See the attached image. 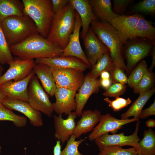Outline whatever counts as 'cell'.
Wrapping results in <instances>:
<instances>
[{
    "mask_svg": "<svg viewBox=\"0 0 155 155\" xmlns=\"http://www.w3.org/2000/svg\"><path fill=\"white\" fill-rule=\"evenodd\" d=\"M10 48L13 55L26 60L58 57L62 55L63 51L38 32Z\"/></svg>",
    "mask_w": 155,
    "mask_h": 155,
    "instance_id": "6da1fadb",
    "label": "cell"
},
{
    "mask_svg": "<svg viewBox=\"0 0 155 155\" xmlns=\"http://www.w3.org/2000/svg\"><path fill=\"white\" fill-rule=\"evenodd\" d=\"M75 11L70 2L54 14L47 39L63 50L67 46L75 26Z\"/></svg>",
    "mask_w": 155,
    "mask_h": 155,
    "instance_id": "7a4b0ae2",
    "label": "cell"
},
{
    "mask_svg": "<svg viewBox=\"0 0 155 155\" xmlns=\"http://www.w3.org/2000/svg\"><path fill=\"white\" fill-rule=\"evenodd\" d=\"M90 24L97 36L109 50L115 66L125 70L122 53L123 44L117 30L111 24L98 20L92 21Z\"/></svg>",
    "mask_w": 155,
    "mask_h": 155,
    "instance_id": "3957f363",
    "label": "cell"
},
{
    "mask_svg": "<svg viewBox=\"0 0 155 155\" xmlns=\"http://www.w3.org/2000/svg\"><path fill=\"white\" fill-rule=\"evenodd\" d=\"M1 24L10 46L22 42L32 34L38 32L35 23L26 14L8 17Z\"/></svg>",
    "mask_w": 155,
    "mask_h": 155,
    "instance_id": "277c9868",
    "label": "cell"
},
{
    "mask_svg": "<svg viewBox=\"0 0 155 155\" xmlns=\"http://www.w3.org/2000/svg\"><path fill=\"white\" fill-rule=\"evenodd\" d=\"M25 14L34 22L38 32L46 38L54 15L51 0H22Z\"/></svg>",
    "mask_w": 155,
    "mask_h": 155,
    "instance_id": "5b68a950",
    "label": "cell"
},
{
    "mask_svg": "<svg viewBox=\"0 0 155 155\" xmlns=\"http://www.w3.org/2000/svg\"><path fill=\"white\" fill-rule=\"evenodd\" d=\"M111 24L117 31L123 45L128 39L145 37L149 30L147 21L139 14L119 16L112 20Z\"/></svg>",
    "mask_w": 155,
    "mask_h": 155,
    "instance_id": "8992f818",
    "label": "cell"
},
{
    "mask_svg": "<svg viewBox=\"0 0 155 155\" xmlns=\"http://www.w3.org/2000/svg\"><path fill=\"white\" fill-rule=\"evenodd\" d=\"M123 45L127 62L125 71L129 75L137 63L149 55L155 43L146 38L137 37L128 39Z\"/></svg>",
    "mask_w": 155,
    "mask_h": 155,
    "instance_id": "52a82bcc",
    "label": "cell"
},
{
    "mask_svg": "<svg viewBox=\"0 0 155 155\" xmlns=\"http://www.w3.org/2000/svg\"><path fill=\"white\" fill-rule=\"evenodd\" d=\"M27 95V102L32 107L49 117L52 116L54 111L53 104L35 75L29 82Z\"/></svg>",
    "mask_w": 155,
    "mask_h": 155,
    "instance_id": "ba28073f",
    "label": "cell"
},
{
    "mask_svg": "<svg viewBox=\"0 0 155 155\" xmlns=\"http://www.w3.org/2000/svg\"><path fill=\"white\" fill-rule=\"evenodd\" d=\"M136 121L135 131L132 135H125L124 132L112 135L107 133L96 138L94 141L99 150L105 147L112 146L121 147L129 146L136 148L140 140L138 136L140 121Z\"/></svg>",
    "mask_w": 155,
    "mask_h": 155,
    "instance_id": "9c48e42d",
    "label": "cell"
},
{
    "mask_svg": "<svg viewBox=\"0 0 155 155\" xmlns=\"http://www.w3.org/2000/svg\"><path fill=\"white\" fill-rule=\"evenodd\" d=\"M83 72L73 69H53V75L57 88L77 91L84 80Z\"/></svg>",
    "mask_w": 155,
    "mask_h": 155,
    "instance_id": "30bf717a",
    "label": "cell"
},
{
    "mask_svg": "<svg viewBox=\"0 0 155 155\" xmlns=\"http://www.w3.org/2000/svg\"><path fill=\"white\" fill-rule=\"evenodd\" d=\"M139 120L134 118L126 119H117L108 113L102 115L98 124L88 135V140L93 141L104 134L109 132H116L124 125Z\"/></svg>",
    "mask_w": 155,
    "mask_h": 155,
    "instance_id": "8fae6325",
    "label": "cell"
},
{
    "mask_svg": "<svg viewBox=\"0 0 155 155\" xmlns=\"http://www.w3.org/2000/svg\"><path fill=\"white\" fill-rule=\"evenodd\" d=\"M7 71L0 77V85L6 82L20 81L26 78L35 64L33 59H14L9 62Z\"/></svg>",
    "mask_w": 155,
    "mask_h": 155,
    "instance_id": "7c38bea8",
    "label": "cell"
},
{
    "mask_svg": "<svg viewBox=\"0 0 155 155\" xmlns=\"http://www.w3.org/2000/svg\"><path fill=\"white\" fill-rule=\"evenodd\" d=\"M1 102L7 108L18 111L24 115L33 126L39 127L43 125L41 113L33 108L28 102L7 97H5Z\"/></svg>",
    "mask_w": 155,
    "mask_h": 155,
    "instance_id": "4fadbf2b",
    "label": "cell"
},
{
    "mask_svg": "<svg viewBox=\"0 0 155 155\" xmlns=\"http://www.w3.org/2000/svg\"><path fill=\"white\" fill-rule=\"evenodd\" d=\"M81 27L82 22L80 18L75 11L74 29L70 36L67 46L63 49L61 56L75 57L84 61L89 68L91 67L86 56L82 49L80 42V31Z\"/></svg>",
    "mask_w": 155,
    "mask_h": 155,
    "instance_id": "5bb4252c",
    "label": "cell"
},
{
    "mask_svg": "<svg viewBox=\"0 0 155 155\" xmlns=\"http://www.w3.org/2000/svg\"><path fill=\"white\" fill-rule=\"evenodd\" d=\"M35 73L32 70L23 79L14 82L10 80L0 85V92L5 97L28 102L27 89L29 82Z\"/></svg>",
    "mask_w": 155,
    "mask_h": 155,
    "instance_id": "9a60e30c",
    "label": "cell"
},
{
    "mask_svg": "<svg viewBox=\"0 0 155 155\" xmlns=\"http://www.w3.org/2000/svg\"><path fill=\"white\" fill-rule=\"evenodd\" d=\"M83 39L86 57L91 67L102 55L109 52L108 49L99 39L90 27Z\"/></svg>",
    "mask_w": 155,
    "mask_h": 155,
    "instance_id": "2e32d148",
    "label": "cell"
},
{
    "mask_svg": "<svg viewBox=\"0 0 155 155\" xmlns=\"http://www.w3.org/2000/svg\"><path fill=\"white\" fill-rule=\"evenodd\" d=\"M100 86V79L91 77L88 73L85 76L83 82L75 96L76 107L75 112L77 115H81L90 96L94 93L98 92Z\"/></svg>",
    "mask_w": 155,
    "mask_h": 155,
    "instance_id": "e0dca14e",
    "label": "cell"
},
{
    "mask_svg": "<svg viewBox=\"0 0 155 155\" xmlns=\"http://www.w3.org/2000/svg\"><path fill=\"white\" fill-rule=\"evenodd\" d=\"M76 91L63 88H57L55 96L56 101L53 103V111L58 115H68L75 110V98Z\"/></svg>",
    "mask_w": 155,
    "mask_h": 155,
    "instance_id": "ac0fdd59",
    "label": "cell"
},
{
    "mask_svg": "<svg viewBox=\"0 0 155 155\" xmlns=\"http://www.w3.org/2000/svg\"><path fill=\"white\" fill-rule=\"evenodd\" d=\"M35 63L46 65L54 69H73L84 71L89 68L82 61L72 56L37 59Z\"/></svg>",
    "mask_w": 155,
    "mask_h": 155,
    "instance_id": "d6986e66",
    "label": "cell"
},
{
    "mask_svg": "<svg viewBox=\"0 0 155 155\" xmlns=\"http://www.w3.org/2000/svg\"><path fill=\"white\" fill-rule=\"evenodd\" d=\"M77 116L75 111L71 112L65 119L63 118L61 115L53 116L54 136L57 140L63 144L69 140L76 125L75 120Z\"/></svg>",
    "mask_w": 155,
    "mask_h": 155,
    "instance_id": "ffe728a7",
    "label": "cell"
},
{
    "mask_svg": "<svg viewBox=\"0 0 155 155\" xmlns=\"http://www.w3.org/2000/svg\"><path fill=\"white\" fill-rule=\"evenodd\" d=\"M102 115L101 112L97 109L94 111L88 109L83 111L73 133L75 139L92 131L99 122Z\"/></svg>",
    "mask_w": 155,
    "mask_h": 155,
    "instance_id": "44dd1931",
    "label": "cell"
},
{
    "mask_svg": "<svg viewBox=\"0 0 155 155\" xmlns=\"http://www.w3.org/2000/svg\"><path fill=\"white\" fill-rule=\"evenodd\" d=\"M80 18L82 30L81 36L83 39L87 33L90 25L93 21L98 20L94 15L88 0H69Z\"/></svg>",
    "mask_w": 155,
    "mask_h": 155,
    "instance_id": "7402d4cb",
    "label": "cell"
},
{
    "mask_svg": "<svg viewBox=\"0 0 155 155\" xmlns=\"http://www.w3.org/2000/svg\"><path fill=\"white\" fill-rule=\"evenodd\" d=\"M33 70L46 92L51 97L55 95L57 88L53 75V69L42 63H35Z\"/></svg>",
    "mask_w": 155,
    "mask_h": 155,
    "instance_id": "603a6c76",
    "label": "cell"
},
{
    "mask_svg": "<svg viewBox=\"0 0 155 155\" xmlns=\"http://www.w3.org/2000/svg\"><path fill=\"white\" fill-rule=\"evenodd\" d=\"M89 1L94 15L100 21L111 24L112 20L119 16L113 12L110 0Z\"/></svg>",
    "mask_w": 155,
    "mask_h": 155,
    "instance_id": "cb8c5ba5",
    "label": "cell"
},
{
    "mask_svg": "<svg viewBox=\"0 0 155 155\" xmlns=\"http://www.w3.org/2000/svg\"><path fill=\"white\" fill-rule=\"evenodd\" d=\"M25 14L23 2L19 0H0V23L6 18Z\"/></svg>",
    "mask_w": 155,
    "mask_h": 155,
    "instance_id": "d4e9b609",
    "label": "cell"
},
{
    "mask_svg": "<svg viewBox=\"0 0 155 155\" xmlns=\"http://www.w3.org/2000/svg\"><path fill=\"white\" fill-rule=\"evenodd\" d=\"M155 92L153 88L145 92L139 94V96L134 102L128 110L121 116V119H126L131 116L139 119V115L146 103Z\"/></svg>",
    "mask_w": 155,
    "mask_h": 155,
    "instance_id": "484cf974",
    "label": "cell"
},
{
    "mask_svg": "<svg viewBox=\"0 0 155 155\" xmlns=\"http://www.w3.org/2000/svg\"><path fill=\"white\" fill-rule=\"evenodd\" d=\"M135 148L142 155H155L154 131L150 128L146 129L144 132L143 137Z\"/></svg>",
    "mask_w": 155,
    "mask_h": 155,
    "instance_id": "4316f807",
    "label": "cell"
},
{
    "mask_svg": "<svg viewBox=\"0 0 155 155\" xmlns=\"http://www.w3.org/2000/svg\"><path fill=\"white\" fill-rule=\"evenodd\" d=\"M115 66L109 52H108L104 54L98 59L88 73L91 77L97 78L104 71H107L110 73Z\"/></svg>",
    "mask_w": 155,
    "mask_h": 155,
    "instance_id": "83f0119b",
    "label": "cell"
},
{
    "mask_svg": "<svg viewBox=\"0 0 155 155\" xmlns=\"http://www.w3.org/2000/svg\"><path fill=\"white\" fill-rule=\"evenodd\" d=\"M11 121L19 127L25 126L27 122L26 118L15 113L0 101V121Z\"/></svg>",
    "mask_w": 155,
    "mask_h": 155,
    "instance_id": "f1b7e54d",
    "label": "cell"
},
{
    "mask_svg": "<svg viewBox=\"0 0 155 155\" xmlns=\"http://www.w3.org/2000/svg\"><path fill=\"white\" fill-rule=\"evenodd\" d=\"M147 64L144 60L140 61L133 69L128 78L127 84L131 88L135 86L148 70Z\"/></svg>",
    "mask_w": 155,
    "mask_h": 155,
    "instance_id": "f546056e",
    "label": "cell"
},
{
    "mask_svg": "<svg viewBox=\"0 0 155 155\" xmlns=\"http://www.w3.org/2000/svg\"><path fill=\"white\" fill-rule=\"evenodd\" d=\"M14 59L0 23V63L3 65L8 64Z\"/></svg>",
    "mask_w": 155,
    "mask_h": 155,
    "instance_id": "4dcf8cb0",
    "label": "cell"
},
{
    "mask_svg": "<svg viewBox=\"0 0 155 155\" xmlns=\"http://www.w3.org/2000/svg\"><path fill=\"white\" fill-rule=\"evenodd\" d=\"M99 150L98 155H137L138 154L134 147L125 149L116 146L105 147Z\"/></svg>",
    "mask_w": 155,
    "mask_h": 155,
    "instance_id": "1f68e13d",
    "label": "cell"
},
{
    "mask_svg": "<svg viewBox=\"0 0 155 155\" xmlns=\"http://www.w3.org/2000/svg\"><path fill=\"white\" fill-rule=\"evenodd\" d=\"M154 81V73L147 70L139 83L133 88L134 93L140 94L150 90L153 88Z\"/></svg>",
    "mask_w": 155,
    "mask_h": 155,
    "instance_id": "d6a6232c",
    "label": "cell"
},
{
    "mask_svg": "<svg viewBox=\"0 0 155 155\" xmlns=\"http://www.w3.org/2000/svg\"><path fill=\"white\" fill-rule=\"evenodd\" d=\"M75 140L74 135L72 134L67 141L65 148L61 151L60 155H84L79 152L78 148L85 139H81L78 140Z\"/></svg>",
    "mask_w": 155,
    "mask_h": 155,
    "instance_id": "836d02e7",
    "label": "cell"
},
{
    "mask_svg": "<svg viewBox=\"0 0 155 155\" xmlns=\"http://www.w3.org/2000/svg\"><path fill=\"white\" fill-rule=\"evenodd\" d=\"M132 11L153 15L155 13V0H144L140 1L134 6Z\"/></svg>",
    "mask_w": 155,
    "mask_h": 155,
    "instance_id": "e575fe53",
    "label": "cell"
},
{
    "mask_svg": "<svg viewBox=\"0 0 155 155\" xmlns=\"http://www.w3.org/2000/svg\"><path fill=\"white\" fill-rule=\"evenodd\" d=\"M127 87L125 84L118 83H113L109 87L105 89L103 95L107 97L119 96L126 91Z\"/></svg>",
    "mask_w": 155,
    "mask_h": 155,
    "instance_id": "d590c367",
    "label": "cell"
},
{
    "mask_svg": "<svg viewBox=\"0 0 155 155\" xmlns=\"http://www.w3.org/2000/svg\"><path fill=\"white\" fill-rule=\"evenodd\" d=\"M104 100L108 104V106L111 108L115 112L119 111L127 106L132 102L129 98L125 99L119 96L116 97L115 99L113 100L107 97L104 98Z\"/></svg>",
    "mask_w": 155,
    "mask_h": 155,
    "instance_id": "8d00e7d4",
    "label": "cell"
},
{
    "mask_svg": "<svg viewBox=\"0 0 155 155\" xmlns=\"http://www.w3.org/2000/svg\"><path fill=\"white\" fill-rule=\"evenodd\" d=\"M124 71L121 68L115 66L110 73L112 83H118L124 84H127L128 78Z\"/></svg>",
    "mask_w": 155,
    "mask_h": 155,
    "instance_id": "74e56055",
    "label": "cell"
},
{
    "mask_svg": "<svg viewBox=\"0 0 155 155\" xmlns=\"http://www.w3.org/2000/svg\"><path fill=\"white\" fill-rule=\"evenodd\" d=\"M133 1L132 0H113L112 11L117 15H123L129 5Z\"/></svg>",
    "mask_w": 155,
    "mask_h": 155,
    "instance_id": "f35d334b",
    "label": "cell"
},
{
    "mask_svg": "<svg viewBox=\"0 0 155 155\" xmlns=\"http://www.w3.org/2000/svg\"><path fill=\"white\" fill-rule=\"evenodd\" d=\"M53 12L56 13L63 9L69 3V0H51Z\"/></svg>",
    "mask_w": 155,
    "mask_h": 155,
    "instance_id": "ab89813d",
    "label": "cell"
},
{
    "mask_svg": "<svg viewBox=\"0 0 155 155\" xmlns=\"http://www.w3.org/2000/svg\"><path fill=\"white\" fill-rule=\"evenodd\" d=\"M155 115V101L147 108L142 110L139 115V118L143 119L149 116Z\"/></svg>",
    "mask_w": 155,
    "mask_h": 155,
    "instance_id": "60d3db41",
    "label": "cell"
},
{
    "mask_svg": "<svg viewBox=\"0 0 155 155\" xmlns=\"http://www.w3.org/2000/svg\"><path fill=\"white\" fill-rule=\"evenodd\" d=\"M150 53L152 58V62L150 66L148 69V70L152 72L155 65V45L152 48Z\"/></svg>",
    "mask_w": 155,
    "mask_h": 155,
    "instance_id": "b9f144b4",
    "label": "cell"
},
{
    "mask_svg": "<svg viewBox=\"0 0 155 155\" xmlns=\"http://www.w3.org/2000/svg\"><path fill=\"white\" fill-rule=\"evenodd\" d=\"M100 85L105 89L109 87L112 84V82L111 78L109 79H100Z\"/></svg>",
    "mask_w": 155,
    "mask_h": 155,
    "instance_id": "7bdbcfd3",
    "label": "cell"
},
{
    "mask_svg": "<svg viewBox=\"0 0 155 155\" xmlns=\"http://www.w3.org/2000/svg\"><path fill=\"white\" fill-rule=\"evenodd\" d=\"M61 142L57 140L56 143L53 148V155H60L61 150Z\"/></svg>",
    "mask_w": 155,
    "mask_h": 155,
    "instance_id": "ee69618b",
    "label": "cell"
},
{
    "mask_svg": "<svg viewBox=\"0 0 155 155\" xmlns=\"http://www.w3.org/2000/svg\"><path fill=\"white\" fill-rule=\"evenodd\" d=\"M146 125L148 128H153L155 127V120L153 119H150L147 121Z\"/></svg>",
    "mask_w": 155,
    "mask_h": 155,
    "instance_id": "f6af8a7d",
    "label": "cell"
},
{
    "mask_svg": "<svg viewBox=\"0 0 155 155\" xmlns=\"http://www.w3.org/2000/svg\"><path fill=\"white\" fill-rule=\"evenodd\" d=\"M101 79H109L111 78L110 74L107 71H104L100 74Z\"/></svg>",
    "mask_w": 155,
    "mask_h": 155,
    "instance_id": "bcb514c9",
    "label": "cell"
},
{
    "mask_svg": "<svg viewBox=\"0 0 155 155\" xmlns=\"http://www.w3.org/2000/svg\"><path fill=\"white\" fill-rule=\"evenodd\" d=\"M5 97V96L0 92V101H1Z\"/></svg>",
    "mask_w": 155,
    "mask_h": 155,
    "instance_id": "7dc6e473",
    "label": "cell"
},
{
    "mask_svg": "<svg viewBox=\"0 0 155 155\" xmlns=\"http://www.w3.org/2000/svg\"><path fill=\"white\" fill-rule=\"evenodd\" d=\"M3 70V69L1 65V63H0V77L1 76Z\"/></svg>",
    "mask_w": 155,
    "mask_h": 155,
    "instance_id": "c3c4849f",
    "label": "cell"
},
{
    "mask_svg": "<svg viewBox=\"0 0 155 155\" xmlns=\"http://www.w3.org/2000/svg\"><path fill=\"white\" fill-rule=\"evenodd\" d=\"M1 146L0 145V153L1 152Z\"/></svg>",
    "mask_w": 155,
    "mask_h": 155,
    "instance_id": "681fc988",
    "label": "cell"
},
{
    "mask_svg": "<svg viewBox=\"0 0 155 155\" xmlns=\"http://www.w3.org/2000/svg\"><path fill=\"white\" fill-rule=\"evenodd\" d=\"M137 155H142L140 153H138V154H137Z\"/></svg>",
    "mask_w": 155,
    "mask_h": 155,
    "instance_id": "f907efd6",
    "label": "cell"
}]
</instances>
